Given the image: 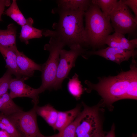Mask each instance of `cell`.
Returning <instances> with one entry per match:
<instances>
[{"mask_svg": "<svg viewBox=\"0 0 137 137\" xmlns=\"http://www.w3.org/2000/svg\"><path fill=\"white\" fill-rule=\"evenodd\" d=\"M84 12L55 8L52 13L58 14V21L53 24V30H43V35L58 40L69 47L76 45L88 46L83 23Z\"/></svg>", "mask_w": 137, "mask_h": 137, "instance_id": "cell-1", "label": "cell"}, {"mask_svg": "<svg viewBox=\"0 0 137 137\" xmlns=\"http://www.w3.org/2000/svg\"><path fill=\"white\" fill-rule=\"evenodd\" d=\"M85 31L88 46L93 48L103 47L108 36L114 31L109 16H105L91 0L85 12Z\"/></svg>", "mask_w": 137, "mask_h": 137, "instance_id": "cell-2", "label": "cell"}, {"mask_svg": "<svg viewBox=\"0 0 137 137\" xmlns=\"http://www.w3.org/2000/svg\"><path fill=\"white\" fill-rule=\"evenodd\" d=\"M131 71H122L116 76L98 77L99 82L93 84L88 80L84 83L88 92L93 90L97 92L101 97L102 104L110 107L115 102L122 99L126 93L130 80Z\"/></svg>", "mask_w": 137, "mask_h": 137, "instance_id": "cell-3", "label": "cell"}, {"mask_svg": "<svg viewBox=\"0 0 137 137\" xmlns=\"http://www.w3.org/2000/svg\"><path fill=\"white\" fill-rule=\"evenodd\" d=\"M65 45L60 41L50 38L48 43L45 45L44 49L49 52L46 62L42 66V84L38 88L40 94L46 90L53 89L59 61L61 50Z\"/></svg>", "mask_w": 137, "mask_h": 137, "instance_id": "cell-4", "label": "cell"}, {"mask_svg": "<svg viewBox=\"0 0 137 137\" xmlns=\"http://www.w3.org/2000/svg\"><path fill=\"white\" fill-rule=\"evenodd\" d=\"M82 104L83 109L78 115L75 137H93L102 128L100 112L101 103L92 107Z\"/></svg>", "mask_w": 137, "mask_h": 137, "instance_id": "cell-5", "label": "cell"}, {"mask_svg": "<svg viewBox=\"0 0 137 137\" xmlns=\"http://www.w3.org/2000/svg\"><path fill=\"white\" fill-rule=\"evenodd\" d=\"M109 16L114 32L124 35H132L136 32L137 18L123 0L118 1Z\"/></svg>", "mask_w": 137, "mask_h": 137, "instance_id": "cell-6", "label": "cell"}, {"mask_svg": "<svg viewBox=\"0 0 137 137\" xmlns=\"http://www.w3.org/2000/svg\"><path fill=\"white\" fill-rule=\"evenodd\" d=\"M27 111H23L7 116L22 137H44L38 126L36 106Z\"/></svg>", "mask_w": 137, "mask_h": 137, "instance_id": "cell-7", "label": "cell"}, {"mask_svg": "<svg viewBox=\"0 0 137 137\" xmlns=\"http://www.w3.org/2000/svg\"><path fill=\"white\" fill-rule=\"evenodd\" d=\"M68 50L62 49L60 52L59 61L57 68L56 80L53 89L57 90L61 89L64 80L68 78L72 68L75 66L76 61L78 57L83 56L86 49L79 45L70 47Z\"/></svg>", "mask_w": 137, "mask_h": 137, "instance_id": "cell-8", "label": "cell"}, {"mask_svg": "<svg viewBox=\"0 0 137 137\" xmlns=\"http://www.w3.org/2000/svg\"><path fill=\"white\" fill-rule=\"evenodd\" d=\"M27 78L25 77L20 78H12L9 85V95L12 99L18 97L30 98L34 105H38L39 95L40 94L39 89L33 88L25 83L24 80Z\"/></svg>", "mask_w": 137, "mask_h": 137, "instance_id": "cell-9", "label": "cell"}, {"mask_svg": "<svg viewBox=\"0 0 137 137\" xmlns=\"http://www.w3.org/2000/svg\"><path fill=\"white\" fill-rule=\"evenodd\" d=\"M85 54L84 58L87 55H97L120 64L123 61H128L130 58L135 57L137 51L108 46L97 50L86 52Z\"/></svg>", "mask_w": 137, "mask_h": 137, "instance_id": "cell-10", "label": "cell"}, {"mask_svg": "<svg viewBox=\"0 0 137 137\" xmlns=\"http://www.w3.org/2000/svg\"><path fill=\"white\" fill-rule=\"evenodd\" d=\"M108 46L117 48L128 50H134L137 47V39L135 38L129 40L125 35L114 32L109 35L105 42Z\"/></svg>", "mask_w": 137, "mask_h": 137, "instance_id": "cell-11", "label": "cell"}, {"mask_svg": "<svg viewBox=\"0 0 137 137\" xmlns=\"http://www.w3.org/2000/svg\"><path fill=\"white\" fill-rule=\"evenodd\" d=\"M15 53L17 65L23 77L28 78L33 76L35 71H41L42 66L27 57L23 52L18 50Z\"/></svg>", "mask_w": 137, "mask_h": 137, "instance_id": "cell-12", "label": "cell"}, {"mask_svg": "<svg viewBox=\"0 0 137 137\" xmlns=\"http://www.w3.org/2000/svg\"><path fill=\"white\" fill-rule=\"evenodd\" d=\"M81 107L77 105L74 108L65 111H58L56 123L53 128L60 132L72 122L81 112Z\"/></svg>", "mask_w": 137, "mask_h": 137, "instance_id": "cell-13", "label": "cell"}, {"mask_svg": "<svg viewBox=\"0 0 137 137\" xmlns=\"http://www.w3.org/2000/svg\"><path fill=\"white\" fill-rule=\"evenodd\" d=\"M17 28L13 23L9 24L7 29H0V45L15 53Z\"/></svg>", "mask_w": 137, "mask_h": 137, "instance_id": "cell-14", "label": "cell"}, {"mask_svg": "<svg viewBox=\"0 0 137 137\" xmlns=\"http://www.w3.org/2000/svg\"><path fill=\"white\" fill-rule=\"evenodd\" d=\"M0 52L6 61V67L7 70L12 74L14 75L16 78H21L23 76L17 65L15 53L0 45Z\"/></svg>", "mask_w": 137, "mask_h": 137, "instance_id": "cell-15", "label": "cell"}, {"mask_svg": "<svg viewBox=\"0 0 137 137\" xmlns=\"http://www.w3.org/2000/svg\"><path fill=\"white\" fill-rule=\"evenodd\" d=\"M135 57H132L131 63L130 66L131 72L130 81L127 91L122 99H137V68Z\"/></svg>", "mask_w": 137, "mask_h": 137, "instance_id": "cell-16", "label": "cell"}, {"mask_svg": "<svg viewBox=\"0 0 137 137\" xmlns=\"http://www.w3.org/2000/svg\"><path fill=\"white\" fill-rule=\"evenodd\" d=\"M91 2L90 0H59L56 1L58 8L65 10L85 12Z\"/></svg>", "mask_w": 137, "mask_h": 137, "instance_id": "cell-17", "label": "cell"}, {"mask_svg": "<svg viewBox=\"0 0 137 137\" xmlns=\"http://www.w3.org/2000/svg\"><path fill=\"white\" fill-rule=\"evenodd\" d=\"M5 14L11 18L21 27L27 24H33V19L31 18L26 19L20 10L15 0H13L9 7L6 11Z\"/></svg>", "mask_w": 137, "mask_h": 137, "instance_id": "cell-18", "label": "cell"}, {"mask_svg": "<svg viewBox=\"0 0 137 137\" xmlns=\"http://www.w3.org/2000/svg\"><path fill=\"white\" fill-rule=\"evenodd\" d=\"M36 110L37 114L42 117L53 128L57 121L58 111L49 104L42 106L37 105Z\"/></svg>", "mask_w": 137, "mask_h": 137, "instance_id": "cell-19", "label": "cell"}, {"mask_svg": "<svg viewBox=\"0 0 137 137\" xmlns=\"http://www.w3.org/2000/svg\"><path fill=\"white\" fill-rule=\"evenodd\" d=\"M13 101L7 92L0 97V111L8 116L23 111Z\"/></svg>", "mask_w": 137, "mask_h": 137, "instance_id": "cell-20", "label": "cell"}, {"mask_svg": "<svg viewBox=\"0 0 137 137\" xmlns=\"http://www.w3.org/2000/svg\"><path fill=\"white\" fill-rule=\"evenodd\" d=\"M33 24H27L21 27L19 38L25 44H28V40L34 38H40L42 37L43 30L32 26Z\"/></svg>", "mask_w": 137, "mask_h": 137, "instance_id": "cell-21", "label": "cell"}, {"mask_svg": "<svg viewBox=\"0 0 137 137\" xmlns=\"http://www.w3.org/2000/svg\"><path fill=\"white\" fill-rule=\"evenodd\" d=\"M78 77V75L75 73L72 78H69L67 84V88L68 92L77 100L80 99L84 91L82 86Z\"/></svg>", "mask_w": 137, "mask_h": 137, "instance_id": "cell-22", "label": "cell"}, {"mask_svg": "<svg viewBox=\"0 0 137 137\" xmlns=\"http://www.w3.org/2000/svg\"><path fill=\"white\" fill-rule=\"evenodd\" d=\"M0 129L7 132L13 137H22L7 116L0 113Z\"/></svg>", "mask_w": 137, "mask_h": 137, "instance_id": "cell-23", "label": "cell"}, {"mask_svg": "<svg viewBox=\"0 0 137 137\" xmlns=\"http://www.w3.org/2000/svg\"><path fill=\"white\" fill-rule=\"evenodd\" d=\"M100 8L103 13L109 16L118 1L117 0H92Z\"/></svg>", "mask_w": 137, "mask_h": 137, "instance_id": "cell-24", "label": "cell"}, {"mask_svg": "<svg viewBox=\"0 0 137 137\" xmlns=\"http://www.w3.org/2000/svg\"><path fill=\"white\" fill-rule=\"evenodd\" d=\"M78 115L72 122L61 132L51 136H45L44 137H75V131L78 120Z\"/></svg>", "mask_w": 137, "mask_h": 137, "instance_id": "cell-25", "label": "cell"}, {"mask_svg": "<svg viewBox=\"0 0 137 137\" xmlns=\"http://www.w3.org/2000/svg\"><path fill=\"white\" fill-rule=\"evenodd\" d=\"M12 75L10 72L7 70L0 78V97L8 92L10 81L12 78Z\"/></svg>", "mask_w": 137, "mask_h": 137, "instance_id": "cell-26", "label": "cell"}, {"mask_svg": "<svg viewBox=\"0 0 137 137\" xmlns=\"http://www.w3.org/2000/svg\"><path fill=\"white\" fill-rule=\"evenodd\" d=\"M123 3L132 10L135 17L137 18V0H123Z\"/></svg>", "mask_w": 137, "mask_h": 137, "instance_id": "cell-27", "label": "cell"}, {"mask_svg": "<svg viewBox=\"0 0 137 137\" xmlns=\"http://www.w3.org/2000/svg\"><path fill=\"white\" fill-rule=\"evenodd\" d=\"M10 5V0H0V21H2V16L5 7Z\"/></svg>", "mask_w": 137, "mask_h": 137, "instance_id": "cell-28", "label": "cell"}, {"mask_svg": "<svg viewBox=\"0 0 137 137\" xmlns=\"http://www.w3.org/2000/svg\"><path fill=\"white\" fill-rule=\"evenodd\" d=\"M115 126L114 124H113L110 131L106 132L105 137H116L115 130Z\"/></svg>", "mask_w": 137, "mask_h": 137, "instance_id": "cell-29", "label": "cell"}, {"mask_svg": "<svg viewBox=\"0 0 137 137\" xmlns=\"http://www.w3.org/2000/svg\"><path fill=\"white\" fill-rule=\"evenodd\" d=\"M106 132H104L101 128L99 130L93 137H105Z\"/></svg>", "mask_w": 137, "mask_h": 137, "instance_id": "cell-30", "label": "cell"}, {"mask_svg": "<svg viewBox=\"0 0 137 137\" xmlns=\"http://www.w3.org/2000/svg\"><path fill=\"white\" fill-rule=\"evenodd\" d=\"M0 137H13L6 131L0 129Z\"/></svg>", "mask_w": 137, "mask_h": 137, "instance_id": "cell-31", "label": "cell"}, {"mask_svg": "<svg viewBox=\"0 0 137 137\" xmlns=\"http://www.w3.org/2000/svg\"><path fill=\"white\" fill-rule=\"evenodd\" d=\"M131 137H137V134L133 133Z\"/></svg>", "mask_w": 137, "mask_h": 137, "instance_id": "cell-32", "label": "cell"}]
</instances>
